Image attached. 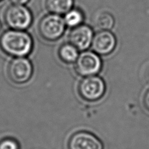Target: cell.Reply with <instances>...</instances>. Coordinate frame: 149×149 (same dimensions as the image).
I'll use <instances>...</instances> for the list:
<instances>
[{
  "instance_id": "1",
  "label": "cell",
  "mask_w": 149,
  "mask_h": 149,
  "mask_svg": "<svg viewBox=\"0 0 149 149\" xmlns=\"http://www.w3.org/2000/svg\"><path fill=\"white\" fill-rule=\"evenodd\" d=\"M33 46L32 37L25 30L9 29L0 36V49L13 56H26L32 52Z\"/></svg>"
},
{
  "instance_id": "2",
  "label": "cell",
  "mask_w": 149,
  "mask_h": 149,
  "mask_svg": "<svg viewBox=\"0 0 149 149\" xmlns=\"http://www.w3.org/2000/svg\"><path fill=\"white\" fill-rule=\"evenodd\" d=\"M4 20L9 29L26 31L32 25L34 15L26 5L11 3L5 10Z\"/></svg>"
},
{
  "instance_id": "3",
  "label": "cell",
  "mask_w": 149,
  "mask_h": 149,
  "mask_svg": "<svg viewBox=\"0 0 149 149\" xmlns=\"http://www.w3.org/2000/svg\"><path fill=\"white\" fill-rule=\"evenodd\" d=\"M66 26L63 16L49 13L39 20L38 31L42 39L47 41H56L65 33Z\"/></svg>"
},
{
  "instance_id": "4",
  "label": "cell",
  "mask_w": 149,
  "mask_h": 149,
  "mask_svg": "<svg viewBox=\"0 0 149 149\" xmlns=\"http://www.w3.org/2000/svg\"><path fill=\"white\" fill-rule=\"evenodd\" d=\"M79 95L84 100L96 102L101 100L106 92V84L99 77L93 75L86 77L78 85Z\"/></svg>"
},
{
  "instance_id": "5",
  "label": "cell",
  "mask_w": 149,
  "mask_h": 149,
  "mask_svg": "<svg viewBox=\"0 0 149 149\" xmlns=\"http://www.w3.org/2000/svg\"><path fill=\"white\" fill-rule=\"evenodd\" d=\"M74 63L76 73L84 77L95 75L102 68V61L98 54L88 50L79 54Z\"/></svg>"
},
{
  "instance_id": "6",
  "label": "cell",
  "mask_w": 149,
  "mask_h": 149,
  "mask_svg": "<svg viewBox=\"0 0 149 149\" xmlns=\"http://www.w3.org/2000/svg\"><path fill=\"white\" fill-rule=\"evenodd\" d=\"M33 68L30 60L25 57H16L9 63L7 74L10 80L16 84L28 82L32 75Z\"/></svg>"
},
{
  "instance_id": "7",
  "label": "cell",
  "mask_w": 149,
  "mask_h": 149,
  "mask_svg": "<svg viewBox=\"0 0 149 149\" xmlns=\"http://www.w3.org/2000/svg\"><path fill=\"white\" fill-rule=\"evenodd\" d=\"M94 35L91 26L83 24L72 29L68 35V41L78 50H86L91 45Z\"/></svg>"
},
{
  "instance_id": "8",
  "label": "cell",
  "mask_w": 149,
  "mask_h": 149,
  "mask_svg": "<svg viewBox=\"0 0 149 149\" xmlns=\"http://www.w3.org/2000/svg\"><path fill=\"white\" fill-rule=\"evenodd\" d=\"M116 43V37L110 30H99L94 35L91 46L97 54L106 56L114 51Z\"/></svg>"
},
{
  "instance_id": "9",
  "label": "cell",
  "mask_w": 149,
  "mask_h": 149,
  "mask_svg": "<svg viewBox=\"0 0 149 149\" xmlns=\"http://www.w3.org/2000/svg\"><path fill=\"white\" fill-rule=\"evenodd\" d=\"M68 149H103V144L98 138L87 132H78L70 137Z\"/></svg>"
},
{
  "instance_id": "10",
  "label": "cell",
  "mask_w": 149,
  "mask_h": 149,
  "mask_svg": "<svg viewBox=\"0 0 149 149\" xmlns=\"http://www.w3.org/2000/svg\"><path fill=\"white\" fill-rule=\"evenodd\" d=\"M74 7V0H46L45 7L49 13L63 16Z\"/></svg>"
},
{
  "instance_id": "11",
  "label": "cell",
  "mask_w": 149,
  "mask_h": 149,
  "mask_svg": "<svg viewBox=\"0 0 149 149\" xmlns=\"http://www.w3.org/2000/svg\"><path fill=\"white\" fill-rule=\"evenodd\" d=\"M64 21L67 28L72 29L83 24L85 15L83 10L78 7H73L63 16Z\"/></svg>"
},
{
  "instance_id": "12",
  "label": "cell",
  "mask_w": 149,
  "mask_h": 149,
  "mask_svg": "<svg viewBox=\"0 0 149 149\" xmlns=\"http://www.w3.org/2000/svg\"><path fill=\"white\" fill-rule=\"evenodd\" d=\"M78 55V49L70 42L62 45L58 49V56L66 63L75 62Z\"/></svg>"
},
{
  "instance_id": "13",
  "label": "cell",
  "mask_w": 149,
  "mask_h": 149,
  "mask_svg": "<svg viewBox=\"0 0 149 149\" xmlns=\"http://www.w3.org/2000/svg\"><path fill=\"white\" fill-rule=\"evenodd\" d=\"M93 23L99 30H110L114 27L115 20L111 13L102 11L98 13L95 16Z\"/></svg>"
},
{
  "instance_id": "14",
  "label": "cell",
  "mask_w": 149,
  "mask_h": 149,
  "mask_svg": "<svg viewBox=\"0 0 149 149\" xmlns=\"http://www.w3.org/2000/svg\"><path fill=\"white\" fill-rule=\"evenodd\" d=\"M0 149H20L18 142L11 138H4L0 141Z\"/></svg>"
},
{
  "instance_id": "15",
  "label": "cell",
  "mask_w": 149,
  "mask_h": 149,
  "mask_svg": "<svg viewBox=\"0 0 149 149\" xmlns=\"http://www.w3.org/2000/svg\"><path fill=\"white\" fill-rule=\"evenodd\" d=\"M143 105L146 109V110L149 112V88L145 92L143 97Z\"/></svg>"
},
{
  "instance_id": "16",
  "label": "cell",
  "mask_w": 149,
  "mask_h": 149,
  "mask_svg": "<svg viewBox=\"0 0 149 149\" xmlns=\"http://www.w3.org/2000/svg\"><path fill=\"white\" fill-rule=\"evenodd\" d=\"M9 1L13 4L26 5L31 1V0H9Z\"/></svg>"
},
{
  "instance_id": "17",
  "label": "cell",
  "mask_w": 149,
  "mask_h": 149,
  "mask_svg": "<svg viewBox=\"0 0 149 149\" xmlns=\"http://www.w3.org/2000/svg\"><path fill=\"white\" fill-rule=\"evenodd\" d=\"M143 78H144L145 82L149 84V65L145 69L144 72H143Z\"/></svg>"
},
{
  "instance_id": "18",
  "label": "cell",
  "mask_w": 149,
  "mask_h": 149,
  "mask_svg": "<svg viewBox=\"0 0 149 149\" xmlns=\"http://www.w3.org/2000/svg\"><path fill=\"white\" fill-rule=\"evenodd\" d=\"M1 28V22H0V29Z\"/></svg>"
},
{
  "instance_id": "19",
  "label": "cell",
  "mask_w": 149,
  "mask_h": 149,
  "mask_svg": "<svg viewBox=\"0 0 149 149\" xmlns=\"http://www.w3.org/2000/svg\"><path fill=\"white\" fill-rule=\"evenodd\" d=\"M3 1V0H0V2H1Z\"/></svg>"
}]
</instances>
